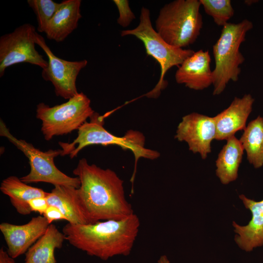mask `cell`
<instances>
[{
    "label": "cell",
    "instance_id": "cell-28",
    "mask_svg": "<svg viewBox=\"0 0 263 263\" xmlns=\"http://www.w3.org/2000/svg\"><path fill=\"white\" fill-rule=\"evenodd\" d=\"M157 263H170V261L166 255H163L159 257Z\"/></svg>",
    "mask_w": 263,
    "mask_h": 263
},
{
    "label": "cell",
    "instance_id": "cell-9",
    "mask_svg": "<svg viewBox=\"0 0 263 263\" xmlns=\"http://www.w3.org/2000/svg\"><path fill=\"white\" fill-rule=\"evenodd\" d=\"M34 26L25 23L12 32L0 38V77L9 67L21 63H28L42 69L48 66V61L36 50Z\"/></svg>",
    "mask_w": 263,
    "mask_h": 263
},
{
    "label": "cell",
    "instance_id": "cell-7",
    "mask_svg": "<svg viewBox=\"0 0 263 263\" xmlns=\"http://www.w3.org/2000/svg\"><path fill=\"white\" fill-rule=\"evenodd\" d=\"M94 112L90 99L80 92L66 102L53 107L39 103L37 106L36 117L41 121L44 139L49 141L54 136L78 130Z\"/></svg>",
    "mask_w": 263,
    "mask_h": 263
},
{
    "label": "cell",
    "instance_id": "cell-27",
    "mask_svg": "<svg viewBox=\"0 0 263 263\" xmlns=\"http://www.w3.org/2000/svg\"><path fill=\"white\" fill-rule=\"evenodd\" d=\"M0 263H16L14 259L3 247L0 249Z\"/></svg>",
    "mask_w": 263,
    "mask_h": 263
},
{
    "label": "cell",
    "instance_id": "cell-22",
    "mask_svg": "<svg viewBox=\"0 0 263 263\" xmlns=\"http://www.w3.org/2000/svg\"><path fill=\"white\" fill-rule=\"evenodd\" d=\"M205 13L218 25L224 26L234 15L230 0H200Z\"/></svg>",
    "mask_w": 263,
    "mask_h": 263
},
{
    "label": "cell",
    "instance_id": "cell-18",
    "mask_svg": "<svg viewBox=\"0 0 263 263\" xmlns=\"http://www.w3.org/2000/svg\"><path fill=\"white\" fill-rule=\"evenodd\" d=\"M0 189L9 197L17 212L22 215H29L32 212L29 205L31 199L46 197L48 193L41 188L27 185L15 176H10L3 179Z\"/></svg>",
    "mask_w": 263,
    "mask_h": 263
},
{
    "label": "cell",
    "instance_id": "cell-26",
    "mask_svg": "<svg viewBox=\"0 0 263 263\" xmlns=\"http://www.w3.org/2000/svg\"><path fill=\"white\" fill-rule=\"evenodd\" d=\"M42 216L46 219L50 224L55 221L66 220L65 217L59 209L53 206H49Z\"/></svg>",
    "mask_w": 263,
    "mask_h": 263
},
{
    "label": "cell",
    "instance_id": "cell-21",
    "mask_svg": "<svg viewBox=\"0 0 263 263\" xmlns=\"http://www.w3.org/2000/svg\"><path fill=\"white\" fill-rule=\"evenodd\" d=\"M244 131L239 141L248 162L255 168H259L263 166V117L258 116Z\"/></svg>",
    "mask_w": 263,
    "mask_h": 263
},
{
    "label": "cell",
    "instance_id": "cell-16",
    "mask_svg": "<svg viewBox=\"0 0 263 263\" xmlns=\"http://www.w3.org/2000/svg\"><path fill=\"white\" fill-rule=\"evenodd\" d=\"M46 199L49 206H55L59 209L69 223L90 224L80 203L78 188L56 185L51 192H48Z\"/></svg>",
    "mask_w": 263,
    "mask_h": 263
},
{
    "label": "cell",
    "instance_id": "cell-14",
    "mask_svg": "<svg viewBox=\"0 0 263 263\" xmlns=\"http://www.w3.org/2000/svg\"><path fill=\"white\" fill-rule=\"evenodd\" d=\"M254 102V99L250 94H244L242 98L235 97L226 109L214 116L215 139L226 140L237 132L244 130Z\"/></svg>",
    "mask_w": 263,
    "mask_h": 263
},
{
    "label": "cell",
    "instance_id": "cell-12",
    "mask_svg": "<svg viewBox=\"0 0 263 263\" xmlns=\"http://www.w3.org/2000/svg\"><path fill=\"white\" fill-rule=\"evenodd\" d=\"M50 224L42 215L34 217L21 225L2 222L0 230L7 246V252L13 259L25 254L45 232Z\"/></svg>",
    "mask_w": 263,
    "mask_h": 263
},
{
    "label": "cell",
    "instance_id": "cell-24",
    "mask_svg": "<svg viewBox=\"0 0 263 263\" xmlns=\"http://www.w3.org/2000/svg\"><path fill=\"white\" fill-rule=\"evenodd\" d=\"M113 2L116 6L119 13L117 23L122 27H127L135 19V16L130 7L129 0H113Z\"/></svg>",
    "mask_w": 263,
    "mask_h": 263
},
{
    "label": "cell",
    "instance_id": "cell-29",
    "mask_svg": "<svg viewBox=\"0 0 263 263\" xmlns=\"http://www.w3.org/2000/svg\"><path fill=\"white\" fill-rule=\"evenodd\" d=\"M257 1L258 0H244V3H245L247 5H251L254 3L257 2Z\"/></svg>",
    "mask_w": 263,
    "mask_h": 263
},
{
    "label": "cell",
    "instance_id": "cell-19",
    "mask_svg": "<svg viewBox=\"0 0 263 263\" xmlns=\"http://www.w3.org/2000/svg\"><path fill=\"white\" fill-rule=\"evenodd\" d=\"M66 240L63 233L53 224L25 254L24 263H56L55 250L60 249Z\"/></svg>",
    "mask_w": 263,
    "mask_h": 263
},
{
    "label": "cell",
    "instance_id": "cell-20",
    "mask_svg": "<svg viewBox=\"0 0 263 263\" xmlns=\"http://www.w3.org/2000/svg\"><path fill=\"white\" fill-rule=\"evenodd\" d=\"M244 150L239 140L234 135L226 140L216 161V175L222 184H227L237 178Z\"/></svg>",
    "mask_w": 263,
    "mask_h": 263
},
{
    "label": "cell",
    "instance_id": "cell-2",
    "mask_svg": "<svg viewBox=\"0 0 263 263\" xmlns=\"http://www.w3.org/2000/svg\"><path fill=\"white\" fill-rule=\"evenodd\" d=\"M140 222L133 213L120 220H109L85 225L68 223L62 228L65 240L87 254L103 261L130 254Z\"/></svg>",
    "mask_w": 263,
    "mask_h": 263
},
{
    "label": "cell",
    "instance_id": "cell-25",
    "mask_svg": "<svg viewBox=\"0 0 263 263\" xmlns=\"http://www.w3.org/2000/svg\"><path fill=\"white\" fill-rule=\"evenodd\" d=\"M31 211L38 212L43 215L49 206L46 197H37L31 199L29 203Z\"/></svg>",
    "mask_w": 263,
    "mask_h": 263
},
{
    "label": "cell",
    "instance_id": "cell-13",
    "mask_svg": "<svg viewBox=\"0 0 263 263\" xmlns=\"http://www.w3.org/2000/svg\"><path fill=\"white\" fill-rule=\"evenodd\" d=\"M211 60L208 51L194 52L178 67L175 74L176 82L194 90L207 88L213 82Z\"/></svg>",
    "mask_w": 263,
    "mask_h": 263
},
{
    "label": "cell",
    "instance_id": "cell-6",
    "mask_svg": "<svg viewBox=\"0 0 263 263\" xmlns=\"http://www.w3.org/2000/svg\"><path fill=\"white\" fill-rule=\"evenodd\" d=\"M121 37L134 36L144 44L147 56L153 57L161 68L159 80L154 88L146 94L149 98H157L161 91L167 85L164 76L173 66L179 67L194 51L191 49L181 48L168 43L152 26L149 9L142 7L141 9L139 23L134 28L122 30Z\"/></svg>",
    "mask_w": 263,
    "mask_h": 263
},
{
    "label": "cell",
    "instance_id": "cell-4",
    "mask_svg": "<svg viewBox=\"0 0 263 263\" xmlns=\"http://www.w3.org/2000/svg\"><path fill=\"white\" fill-rule=\"evenodd\" d=\"M200 0H175L160 9L155 30L169 44L184 48L193 44L203 27Z\"/></svg>",
    "mask_w": 263,
    "mask_h": 263
},
{
    "label": "cell",
    "instance_id": "cell-5",
    "mask_svg": "<svg viewBox=\"0 0 263 263\" xmlns=\"http://www.w3.org/2000/svg\"><path fill=\"white\" fill-rule=\"evenodd\" d=\"M253 27L252 22L247 19L238 23L228 22L223 27L212 48L215 64L212 71L214 95L223 93L230 81L238 80L240 65L245 60L240 47L245 41L247 33Z\"/></svg>",
    "mask_w": 263,
    "mask_h": 263
},
{
    "label": "cell",
    "instance_id": "cell-1",
    "mask_svg": "<svg viewBox=\"0 0 263 263\" xmlns=\"http://www.w3.org/2000/svg\"><path fill=\"white\" fill-rule=\"evenodd\" d=\"M73 172L80 180L78 196L90 224L120 220L134 213L126 198L124 182L113 170L82 158Z\"/></svg>",
    "mask_w": 263,
    "mask_h": 263
},
{
    "label": "cell",
    "instance_id": "cell-10",
    "mask_svg": "<svg viewBox=\"0 0 263 263\" xmlns=\"http://www.w3.org/2000/svg\"><path fill=\"white\" fill-rule=\"evenodd\" d=\"M35 42L48 59L47 67L42 69V77L52 83L56 95L68 100L77 94V77L81 70L87 66L88 61H69L58 57L51 51L44 38L37 32Z\"/></svg>",
    "mask_w": 263,
    "mask_h": 263
},
{
    "label": "cell",
    "instance_id": "cell-8",
    "mask_svg": "<svg viewBox=\"0 0 263 263\" xmlns=\"http://www.w3.org/2000/svg\"><path fill=\"white\" fill-rule=\"evenodd\" d=\"M0 134L6 137L28 158L30 166L28 174L21 177L26 184L44 182L53 185L71 186L78 188L80 185L77 177H72L60 171L55 165V158L61 155V149L49 150L43 151L32 144L14 137L0 120Z\"/></svg>",
    "mask_w": 263,
    "mask_h": 263
},
{
    "label": "cell",
    "instance_id": "cell-11",
    "mask_svg": "<svg viewBox=\"0 0 263 263\" xmlns=\"http://www.w3.org/2000/svg\"><path fill=\"white\" fill-rule=\"evenodd\" d=\"M216 132L214 117L192 113L183 117L174 138L186 142L189 150L199 153L205 159L211 151V143L215 138Z\"/></svg>",
    "mask_w": 263,
    "mask_h": 263
},
{
    "label": "cell",
    "instance_id": "cell-17",
    "mask_svg": "<svg viewBox=\"0 0 263 263\" xmlns=\"http://www.w3.org/2000/svg\"><path fill=\"white\" fill-rule=\"evenodd\" d=\"M56 13L45 31L47 38L56 42H62L78 26L82 16L81 0H64Z\"/></svg>",
    "mask_w": 263,
    "mask_h": 263
},
{
    "label": "cell",
    "instance_id": "cell-3",
    "mask_svg": "<svg viewBox=\"0 0 263 263\" xmlns=\"http://www.w3.org/2000/svg\"><path fill=\"white\" fill-rule=\"evenodd\" d=\"M105 115L94 113L78 130L77 137L70 143L59 142L61 147V156L69 155L70 158L76 157L84 148L93 145L103 146L116 145L124 150H130L134 156L135 166L131 181L132 183L135 177L136 165L140 158L150 160L158 158L160 153L145 148V137L137 131L129 130L122 137L114 135L104 128Z\"/></svg>",
    "mask_w": 263,
    "mask_h": 263
},
{
    "label": "cell",
    "instance_id": "cell-23",
    "mask_svg": "<svg viewBox=\"0 0 263 263\" xmlns=\"http://www.w3.org/2000/svg\"><path fill=\"white\" fill-rule=\"evenodd\" d=\"M27 3L36 15L38 31L44 33L61 4L52 0H28Z\"/></svg>",
    "mask_w": 263,
    "mask_h": 263
},
{
    "label": "cell",
    "instance_id": "cell-15",
    "mask_svg": "<svg viewBox=\"0 0 263 263\" xmlns=\"http://www.w3.org/2000/svg\"><path fill=\"white\" fill-rule=\"evenodd\" d=\"M245 207L252 213V218L245 226L233 222L234 231L237 233L235 241L242 250L246 252L263 246V200L255 201L243 194L239 195Z\"/></svg>",
    "mask_w": 263,
    "mask_h": 263
}]
</instances>
